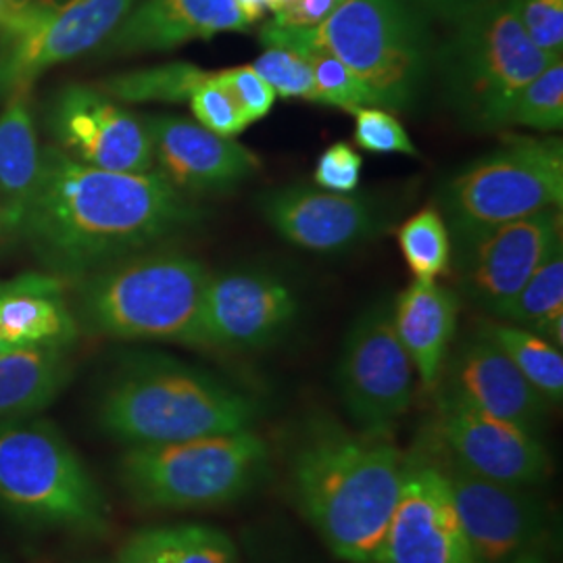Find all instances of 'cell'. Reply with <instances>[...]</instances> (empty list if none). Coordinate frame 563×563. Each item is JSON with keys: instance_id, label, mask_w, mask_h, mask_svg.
Returning <instances> with one entry per match:
<instances>
[{"instance_id": "cell-6", "label": "cell", "mask_w": 563, "mask_h": 563, "mask_svg": "<svg viewBox=\"0 0 563 563\" xmlns=\"http://www.w3.org/2000/svg\"><path fill=\"white\" fill-rule=\"evenodd\" d=\"M562 141L509 136L441 184L437 211L453 246L488 228L562 207Z\"/></svg>"}, {"instance_id": "cell-20", "label": "cell", "mask_w": 563, "mask_h": 563, "mask_svg": "<svg viewBox=\"0 0 563 563\" xmlns=\"http://www.w3.org/2000/svg\"><path fill=\"white\" fill-rule=\"evenodd\" d=\"M437 388L534 434L551 407L481 328L446 357Z\"/></svg>"}, {"instance_id": "cell-26", "label": "cell", "mask_w": 563, "mask_h": 563, "mask_svg": "<svg viewBox=\"0 0 563 563\" xmlns=\"http://www.w3.org/2000/svg\"><path fill=\"white\" fill-rule=\"evenodd\" d=\"M478 328L495 342L511 363L520 369L523 378L534 386L544 401L560 405L563 399L562 349L553 346L539 334L520 328L516 323L488 322L483 320Z\"/></svg>"}, {"instance_id": "cell-9", "label": "cell", "mask_w": 563, "mask_h": 563, "mask_svg": "<svg viewBox=\"0 0 563 563\" xmlns=\"http://www.w3.org/2000/svg\"><path fill=\"white\" fill-rule=\"evenodd\" d=\"M302 34L328 48L367 86L376 107L411 111L430 76V44L405 0H342L336 11Z\"/></svg>"}, {"instance_id": "cell-5", "label": "cell", "mask_w": 563, "mask_h": 563, "mask_svg": "<svg viewBox=\"0 0 563 563\" xmlns=\"http://www.w3.org/2000/svg\"><path fill=\"white\" fill-rule=\"evenodd\" d=\"M518 2L497 0L455 23L439 55L444 102L472 132L507 128L518 92L553 60L523 32Z\"/></svg>"}, {"instance_id": "cell-13", "label": "cell", "mask_w": 563, "mask_h": 563, "mask_svg": "<svg viewBox=\"0 0 563 563\" xmlns=\"http://www.w3.org/2000/svg\"><path fill=\"white\" fill-rule=\"evenodd\" d=\"M257 211L267 225L313 253H341L390 230L397 209L372 192H330L307 184L263 190Z\"/></svg>"}, {"instance_id": "cell-44", "label": "cell", "mask_w": 563, "mask_h": 563, "mask_svg": "<svg viewBox=\"0 0 563 563\" xmlns=\"http://www.w3.org/2000/svg\"><path fill=\"white\" fill-rule=\"evenodd\" d=\"M297 0H272V11L274 13H280L284 9H288V7H292Z\"/></svg>"}, {"instance_id": "cell-17", "label": "cell", "mask_w": 563, "mask_h": 563, "mask_svg": "<svg viewBox=\"0 0 563 563\" xmlns=\"http://www.w3.org/2000/svg\"><path fill=\"white\" fill-rule=\"evenodd\" d=\"M434 443L488 481L532 488L551 474V460L539 434L488 416L437 388Z\"/></svg>"}, {"instance_id": "cell-10", "label": "cell", "mask_w": 563, "mask_h": 563, "mask_svg": "<svg viewBox=\"0 0 563 563\" xmlns=\"http://www.w3.org/2000/svg\"><path fill=\"white\" fill-rule=\"evenodd\" d=\"M341 401L367 434L390 437L413 401V363L393 325V305L367 307L349 328L336 367Z\"/></svg>"}, {"instance_id": "cell-2", "label": "cell", "mask_w": 563, "mask_h": 563, "mask_svg": "<svg viewBox=\"0 0 563 563\" xmlns=\"http://www.w3.org/2000/svg\"><path fill=\"white\" fill-rule=\"evenodd\" d=\"M405 455L390 437L330 416L302 426L288 457L290 495L325 547L349 563H383Z\"/></svg>"}, {"instance_id": "cell-28", "label": "cell", "mask_w": 563, "mask_h": 563, "mask_svg": "<svg viewBox=\"0 0 563 563\" xmlns=\"http://www.w3.org/2000/svg\"><path fill=\"white\" fill-rule=\"evenodd\" d=\"M209 74L211 71L192 63H167L113 76L111 80L102 81L99 88L115 101L188 102Z\"/></svg>"}, {"instance_id": "cell-46", "label": "cell", "mask_w": 563, "mask_h": 563, "mask_svg": "<svg viewBox=\"0 0 563 563\" xmlns=\"http://www.w3.org/2000/svg\"><path fill=\"white\" fill-rule=\"evenodd\" d=\"M0 92H2V63H0Z\"/></svg>"}, {"instance_id": "cell-8", "label": "cell", "mask_w": 563, "mask_h": 563, "mask_svg": "<svg viewBox=\"0 0 563 563\" xmlns=\"http://www.w3.org/2000/svg\"><path fill=\"white\" fill-rule=\"evenodd\" d=\"M267 457V443L253 430L132 444L121 455L120 481L144 507H213L242 497L262 478Z\"/></svg>"}, {"instance_id": "cell-35", "label": "cell", "mask_w": 563, "mask_h": 563, "mask_svg": "<svg viewBox=\"0 0 563 563\" xmlns=\"http://www.w3.org/2000/svg\"><path fill=\"white\" fill-rule=\"evenodd\" d=\"M518 13L523 32L547 57L563 53V0H520Z\"/></svg>"}, {"instance_id": "cell-32", "label": "cell", "mask_w": 563, "mask_h": 563, "mask_svg": "<svg viewBox=\"0 0 563 563\" xmlns=\"http://www.w3.org/2000/svg\"><path fill=\"white\" fill-rule=\"evenodd\" d=\"M188 102H190L195 121H199L202 128L220 136L234 139L251 125L241 104L236 102L234 95L222 80L220 71H211L209 78L192 92Z\"/></svg>"}, {"instance_id": "cell-45", "label": "cell", "mask_w": 563, "mask_h": 563, "mask_svg": "<svg viewBox=\"0 0 563 563\" xmlns=\"http://www.w3.org/2000/svg\"><path fill=\"white\" fill-rule=\"evenodd\" d=\"M11 349H13V346H11L9 341L4 339V334H2V328H0V355H2V353H7V351H11Z\"/></svg>"}, {"instance_id": "cell-34", "label": "cell", "mask_w": 563, "mask_h": 563, "mask_svg": "<svg viewBox=\"0 0 563 563\" xmlns=\"http://www.w3.org/2000/svg\"><path fill=\"white\" fill-rule=\"evenodd\" d=\"M355 142L367 153L388 155L399 153L420 157V151L390 111L380 107H365L355 113Z\"/></svg>"}, {"instance_id": "cell-43", "label": "cell", "mask_w": 563, "mask_h": 563, "mask_svg": "<svg viewBox=\"0 0 563 563\" xmlns=\"http://www.w3.org/2000/svg\"><path fill=\"white\" fill-rule=\"evenodd\" d=\"M21 2L23 0H0V25H4L7 21L15 15Z\"/></svg>"}, {"instance_id": "cell-30", "label": "cell", "mask_w": 563, "mask_h": 563, "mask_svg": "<svg viewBox=\"0 0 563 563\" xmlns=\"http://www.w3.org/2000/svg\"><path fill=\"white\" fill-rule=\"evenodd\" d=\"M509 125L555 132L563 125V59L551 60L518 92L509 111Z\"/></svg>"}, {"instance_id": "cell-36", "label": "cell", "mask_w": 563, "mask_h": 563, "mask_svg": "<svg viewBox=\"0 0 563 563\" xmlns=\"http://www.w3.org/2000/svg\"><path fill=\"white\" fill-rule=\"evenodd\" d=\"M362 155L346 142H334L320 155L313 180L330 192H355L362 180Z\"/></svg>"}, {"instance_id": "cell-12", "label": "cell", "mask_w": 563, "mask_h": 563, "mask_svg": "<svg viewBox=\"0 0 563 563\" xmlns=\"http://www.w3.org/2000/svg\"><path fill=\"white\" fill-rule=\"evenodd\" d=\"M562 244V207L488 228L451 246L449 272L463 295L497 316Z\"/></svg>"}, {"instance_id": "cell-11", "label": "cell", "mask_w": 563, "mask_h": 563, "mask_svg": "<svg viewBox=\"0 0 563 563\" xmlns=\"http://www.w3.org/2000/svg\"><path fill=\"white\" fill-rule=\"evenodd\" d=\"M134 0H23L0 25L2 90L34 84L44 71L78 59L107 41L132 11Z\"/></svg>"}, {"instance_id": "cell-39", "label": "cell", "mask_w": 563, "mask_h": 563, "mask_svg": "<svg viewBox=\"0 0 563 563\" xmlns=\"http://www.w3.org/2000/svg\"><path fill=\"white\" fill-rule=\"evenodd\" d=\"M115 563H172L165 543V528H148L134 534L121 549Z\"/></svg>"}, {"instance_id": "cell-38", "label": "cell", "mask_w": 563, "mask_h": 563, "mask_svg": "<svg viewBox=\"0 0 563 563\" xmlns=\"http://www.w3.org/2000/svg\"><path fill=\"white\" fill-rule=\"evenodd\" d=\"M342 0H297L292 7L276 13L274 25L278 27H297V30H313L328 20Z\"/></svg>"}, {"instance_id": "cell-24", "label": "cell", "mask_w": 563, "mask_h": 563, "mask_svg": "<svg viewBox=\"0 0 563 563\" xmlns=\"http://www.w3.org/2000/svg\"><path fill=\"white\" fill-rule=\"evenodd\" d=\"M74 342H41L0 355V422L41 413L71 378Z\"/></svg>"}, {"instance_id": "cell-33", "label": "cell", "mask_w": 563, "mask_h": 563, "mask_svg": "<svg viewBox=\"0 0 563 563\" xmlns=\"http://www.w3.org/2000/svg\"><path fill=\"white\" fill-rule=\"evenodd\" d=\"M165 543L172 563H239L234 543L211 526H167Z\"/></svg>"}, {"instance_id": "cell-23", "label": "cell", "mask_w": 563, "mask_h": 563, "mask_svg": "<svg viewBox=\"0 0 563 563\" xmlns=\"http://www.w3.org/2000/svg\"><path fill=\"white\" fill-rule=\"evenodd\" d=\"M34 84L2 90L0 109V232L20 234L41 176L42 146L36 132Z\"/></svg>"}, {"instance_id": "cell-40", "label": "cell", "mask_w": 563, "mask_h": 563, "mask_svg": "<svg viewBox=\"0 0 563 563\" xmlns=\"http://www.w3.org/2000/svg\"><path fill=\"white\" fill-rule=\"evenodd\" d=\"M430 13L451 23H460L470 15L483 11L486 7L495 4L497 0H418Z\"/></svg>"}, {"instance_id": "cell-21", "label": "cell", "mask_w": 563, "mask_h": 563, "mask_svg": "<svg viewBox=\"0 0 563 563\" xmlns=\"http://www.w3.org/2000/svg\"><path fill=\"white\" fill-rule=\"evenodd\" d=\"M234 0H144L107 38L111 53L172 51L223 32H244Z\"/></svg>"}, {"instance_id": "cell-1", "label": "cell", "mask_w": 563, "mask_h": 563, "mask_svg": "<svg viewBox=\"0 0 563 563\" xmlns=\"http://www.w3.org/2000/svg\"><path fill=\"white\" fill-rule=\"evenodd\" d=\"M199 222V207L157 172L99 169L46 144L20 234L53 276L81 280Z\"/></svg>"}, {"instance_id": "cell-41", "label": "cell", "mask_w": 563, "mask_h": 563, "mask_svg": "<svg viewBox=\"0 0 563 563\" xmlns=\"http://www.w3.org/2000/svg\"><path fill=\"white\" fill-rule=\"evenodd\" d=\"M234 4L249 25L262 20L267 11H272V0H234Z\"/></svg>"}, {"instance_id": "cell-19", "label": "cell", "mask_w": 563, "mask_h": 563, "mask_svg": "<svg viewBox=\"0 0 563 563\" xmlns=\"http://www.w3.org/2000/svg\"><path fill=\"white\" fill-rule=\"evenodd\" d=\"M153 169L181 192L223 195L251 180L260 169V157L241 142L220 136L199 121L178 115L144 120Z\"/></svg>"}, {"instance_id": "cell-22", "label": "cell", "mask_w": 563, "mask_h": 563, "mask_svg": "<svg viewBox=\"0 0 563 563\" xmlns=\"http://www.w3.org/2000/svg\"><path fill=\"white\" fill-rule=\"evenodd\" d=\"M457 318V292L437 280L416 278L393 305L395 332L428 390L441 383Z\"/></svg>"}, {"instance_id": "cell-14", "label": "cell", "mask_w": 563, "mask_h": 563, "mask_svg": "<svg viewBox=\"0 0 563 563\" xmlns=\"http://www.w3.org/2000/svg\"><path fill=\"white\" fill-rule=\"evenodd\" d=\"M430 455L443 470L463 532L478 563H507L537 547L547 528V511L530 488L488 481L463 467L441 444Z\"/></svg>"}, {"instance_id": "cell-4", "label": "cell", "mask_w": 563, "mask_h": 563, "mask_svg": "<svg viewBox=\"0 0 563 563\" xmlns=\"http://www.w3.org/2000/svg\"><path fill=\"white\" fill-rule=\"evenodd\" d=\"M211 276L186 253L148 249L78 280L74 316L78 325L111 339L202 346Z\"/></svg>"}, {"instance_id": "cell-7", "label": "cell", "mask_w": 563, "mask_h": 563, "mask_svg": "<svg viewBox=\"0 0 563 563\" xmlns=\"http://www.w3.org/2000/svg\"><path fill=\"white\" fill-rule=\"evenodd\" d=\"M0 505L32 522L102 534L109 507L74 446L51 422H0Z\"/></svg>"}, {"instance_id": "cell-27", "label": "cell", "mask_w": 563, "mask_h": 563, "mask_svg": "<svg viewBox=\"0 0 563 563\" xmlns=\"http://www.w3.org/2000/svg\"><path fill=\"white\" fill-rule=\"evenodd\" d=\"M563 316V244H558L514 299L497 313L504 322L539 332L544 323Z\"/></svg>"}, {"instance_id": "cell-37", "label": "cell", "mask_w": 563, "mask_h": 563, "mask_svg": "<svg viewBox=\"0 0 563 563\" xmlns=\"http://www.w3.org/2000/svg\"><path fill=\"white\" fill-rule=\"evenodd\" d=\"M220 76L251 123L263 120L274 109V102H276L274 88L263 80L251 65L223 69Z\"/></svg>"}, {"instance_id": "cell-3", "label": "cell", "mask_w": 563, "mask_h": 563, "mask_svg": "<svg viewBox=\"0 0 563 563\" xmlns=\"http://www.w3.org/2000/svg\"><path fill=\"white\" fill-rule=\"evenodd\" d=\"M262 405L220 378L167 357H136L104 388L102 430L123 443H180L253 430Z\"/></svg>"}, {"instance_id": "cell-31", "label": "cell", "mask_w": 563, "mask_h": 563, "mask_svg": "<svg viewBox=\"0 0 563 563\" xmlns=\"http://www.w3.org/2000/svg\"><path fill=\"white\" fill-rule=\"evenodd\" d=\"M265 51L251 65L267 81L276 97L320 102L311 67L299 51L284 44H263Z\"/></svg>"}, {"instance_id": "cell-29", "label": "cell", "mask_w": 563, "mask_h": 563, "mask_svg": "<svg viewBox=\"0 0 563 563\" xmlns=\"http://www.w3.org/2000/svg\"><path fill=\"white\" fill-rule=\"evenodd\" d=\"M397 242L411 274L422 280H439L449 274L451 236L437 209H422L401 223Z\"/></svg>"}, {"instance_id": "cell-42", "label": "cell", "mask_w": 563, "mask_h": 563, "mask_svg": "<svg viewBox=\"0 0 563 563\" xmlns=\"http://www.w3.org/2000/svg\"><path fill=\"white\" fill-rule=\"evenodd\" d=\"M507 563H549L544 551H541L539 547H532V549H526L522 553H518L514 560H509Z\"/></svg>"}, {"instance_id": "cell-25", "label": "cell", "mask_w": 563, "mask_h": 563, "mask_svg": "<svg viewBox=\"0 0 563 563\" xmlns=\"http://www.w3.org/2000/svg\"><path fill=\"white\" fill-rule=\"evenodd\" d=\"M262 42L263 44H284L301 53L311 67L320 104L336 107L351 113H357L365 107H376V101L367 90V86L336 55H332L320 44L309 41L302 34V30L278 27L274 23H267L263 27Z\"/></svg>"}, {"instance_id": "cell-16", "label": "cell", "mask_w": 563, "mask_h": 563, "mask_svg": "<svg viewBox=\"0 0 563 563\" xmlns=\"http://www.w3.org/2000/svg\"><path fill=\"white\" fill-rule=\"evenodd\" d=\"M383 563H478L443 470L426 449L405 455L401 490L386 532Z\"/></svg>"}, {"instance_id": "cell-15", "label": "cell", "mask_w": 563, "mask_h": 563, "mask_svg": "<svg viewBox=\"0 0 563 563\" xmlns=\"http://www.w3.org/2000/svg\"><path fill=\"white\" fill-rule=\"evenodd\" d=\"M46 128L53 144L84 165L128 174L155 172L146 123L101 88H60L48 104Z\"/></svg>"}, {"instance_id": "cell-18", "label": "cell", "mask_w": 563, "mask_h": 563, "mask_svg": "<svg viewBox=\"0 0 563 563\" xmlns=\"http://www.w3.org/2000/svg\"><path fill=\"white\" fill-rule=\"evenodd\" d=\"M297 316L295 290L274 274L232 269L211 276L202 311V349H263L278 341Z\"/></svg>"}]
</instances>
